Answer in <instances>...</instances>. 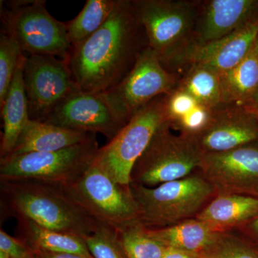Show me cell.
Instances as JSON below:
<instances>
[{"instance_id": "6da1fadb", "label": "cell", "mask_w": 258, "mask_h": 258, "mask_svg": "<svg viewBox=\"0 0 258 258\" xmlns=\"http://www.w3.org/2000/svg\"><path fill=\"white\" fill-rule=\"evenodd\" d=\"M148 46L132 1L115 0L104 25L86 40L71 45L67 62L80 91L107 92L126 77Z\"/></svg>"}, {"instance_id": "7a4b0ae2", "label": "cell", "mask_w": 258, "mask_h": 258, "mask_svg": "<svg viewBox=\"0 0 258 258\" xmlns=\"http://www.w3.org/2000/svg\"><path fill=\"white\" fill-rule=\"evenodd\" d=\"M1 216L29 220L50 230L91 235L101 226L66 186L35 179H0Z\"/></svg>"}, {"instance_id": "3957f363", "label": "cell", "mask_w": 258, "mask_h": 258, "mask_svg": "<svg viewBox=\"0 0 258 258\" xmlns=\"http://www.w3.org/2000/svg\"><path fill=\"white\" fill-rule=\"evenodd\" d=\"M138 208V221L148 229H160L196 218L216 196L198 170L183 179L147 187L130 184Z\"/></svg>"}, {"instance_id": "277c9868", "label": "cell", "mask_w": 258, "mask_h": 258, "mask_svg": "<svg viewBox=\"0 0 258 258\" xmlns=\"http://www.w3.org/2000/svg\"><path fill=\"white\" fill-rule=\"evenodd\" d=\"M148 45L166 69L175 64L192 40L198 5L189 1H132Z\"/></svg>"}, {"instance_id": "5b68a950", "label": "cell", "mask_w": 258, "mask_h": 258, "mask_svg": "<svg viewBox=\"0 0 258 258\" xmlns=\"http://www.w3.org/2000/svg\"><path fill=\"white\" fill-rule=\"evenodd\" d=\"M1 7L5 31L18 42L23 53L49 55L68 60L71 45L66 24L48 13L45 0H15Z\"/></svg>"}, {"instance_id": "8992f818", "label": "cell", "mask_w": 258, "mask_h": 258, "mask_svg": "<svg viewBox=\"0 0 258 258\" xmlns=\"http://www.w3.org/2000/svg\"><path fill=\"white\" fill-rule=\"evenodd\" d=\"M203 156L195 139L176 135L166 123L158 129L134 164L131 183L154 187L183 179L200 169Z\"/></svg>"}, {"instance_id": "52a82bcc", "label": "cell", "mask_w": 258, "mask_h": 258, "mask_svg": "<svg viewBox=\"0 0 258 258\" xmlns=\"http://www.w3.org/2000/svg\"><path fill=\"white\" fill-rule=\"evenodd\" d=\"M98 147L96 136L84 143L48 152L0 158V179H35L68 186L93 165Z\"/></svg>"}, {"instance_id": "ba28073f", "label": "cell", "mask_w": 258, "mask_h": 258, "mask_svg": "<svg viewBox=\"0 0 258 258\" xmlns=\"http://www.w3.org/2000/svg\"><path fill=\"white\" fill-rule=\"evenodd\" d=\"M166 123L164 96H159L134 115L106 145L100 148L95 164L116 182L129 186L134 164L158 129Z\"/></svg>"}, {"instance_id": "9c48e42d", "label": "cell", "mask_w": 258, "mask_h": 258, "mask_svg": "<svg viewBox=\"0 0 258 258\" xmlns=\"http://www.w3.org/2000/svg\"><path fill=\"white\" fill-rule=\"evenodd\" d=\"M68 189L100 225L118 231L138 220L130 185L120 184L93 163L84 175Z\"/></svg>"}, {"instance_id": "30bf717a", "label": "cell", "mask_w": 258, "mask_h": 258, "mask_svg": "<svg viewBox=\"0 0 258 258\" xmlns=\"http://www.w3.org/2000/svg\"><path fill=\"white\" fill-rule=\"evenodd\" d=\"M30 119L45 122L80 89L67 61L49 55H27L23 73Z\"/></svg>"}, {"instance_id": "8fae6325", "label": "cell", "mask_w": 258, "mask_h": 258, "mask_svg": "<svg viewBox=\"0 0 258 258\" xmlns=\"http://www.w3.org/2000/svg\"><path fill=\"white\" fill-rule=\"evenodd\" d=\"M128 121V117L108 92L80 91L61 104L44 123L101 134L111 141Z\"/></svg>"}, {"instance_id": "7c38bea8", "label": "cell", "mask_w": 258, "mask_h": 258, "mask_svg": "<svg viewBox=\"0 0 258 258\" xmlns=\"http://www.w3.org/2000/svg\"><path fill=\"white\" fill-rule=\"evenodd\" d=\"M175 76L164 67L157 54L149 46L138 56L123 81L107 91L128 120L144 107L177 87Z\"/></svg>"}, {"instance_id": "4fadbf2b", "label": "cell", "mask_w": 258, "mask_h": 258, "mask_svg": "<svg viewBox=\"0 0 258 258\" xmlns=\"http://www.w3.org/2000/svg\"><path fill=\"white\" fill-rule=\"evenodd\" d=\"M199 171L216 195L258 199V141L227 152L204 154Z\"/></svg>"}, {"instance_id": "5bb4252c", "label": "cell", "mask_w": 258, "mask_h": 258, "mask_svg": "<svg viewBox=\"0 0 258 258\" xmlns=\"http://www.w3.org/2000/svg\"><path fill=\"white\" fill-rule=\"evenodd\" d=\"M194 139L204 154L227 152L258 141V120L248 107L221 104Z\"/></svg>"}, {"instance_id": "9a60e30c", "label": "cell", "mask_w": 258, "mask_h": 258, "mask_svg": "<svg viewBox=\"0 0 258 258\" xmlns=\"http://www.w3.org/2000/svg\"><path fill=\"white\" fill-rule=\"evenodd\" d=\"M258 21V0H210L198 8L190 45L215 41Z\"/></svg>"}, {"instance_id": "2e32d148", "label": "cell", "mask_w": 258, "mask_h": 258, "mask_svg": "<svg viewBox=\"0 0 258 258\" xmlns=\"http://www.w3.org/2000/svg\"><path fill=\"white\" fill-rule=\"evenodd\" d=\"M258 34V21L215 41L190 45L176 64H197L216 70L220 74L233 69L252 50Z\"/></svg>"}, {"instance_id": "e0dca14e", "label": "cell", "mask_w": 258, "mask_h": 258, "mask_svg": "<svg viewBox=\"0 0 258 258\" xmlns=\"http://www.w3.org/2000/svg\"><path fill=\"white\" fill-rule=\"evenodd\" d=\"M94 137L96 134L30 119L20 134L14 149L8 156L54 152L84 143Z\"/></svg>"}, {"instance_id": "ac0fdd59", "label": "cell", "mask_w": 258, "mask_h": 258, "mask_svg": "<svg viewBox=\"0 0 258 258\" xmlns=\"http://www.w3.org/2000/svg\"><path fill=\"white\" fill-rule=\"evenodd\" d=\"M258 215V199L240 195H220L200 212L198 220L217 232L237 230Z\"/></svg>"}, {"instance_id": "d6986e66", "label": "cell", "mask_w": 258, "mask_h": 258, "mask_svg": "<svg viewBox=\"0 0 258 258\" xmlns=\"http://www.w3.org/2000/svg\"><path fill=\"white\" fill-rule=\"evenodd\" d=\"M27 55L19 64L13 81L1 106L3 134L0 145V155L7 157L14 149L20 134L29 120L28 104L24 86L23 73Z\"/></svg>"}, {"instance_id": "ffe728a7", "label": "cell", "mask_w": 258, "mask_h": 258, "mask_svg": "<svg viewBox=\"0 0 258 258\" xmlns=\"http://www.w3.org/2000/svg\"><path fill=\"white\" fill-rule=\"evenodd\" d=\"M147 229L149 235L167 247L206 254L208 257L222 233L197 218L164 228Z\"/></svg>"}, {"instance_id": "44dd1931", "label": "cell", "mask_w": 258, "mask_h": 258, "mask_svg": "<svg viewBox=\"0 0 258 258\" xmlns=\"http://www.w3.org/2000/svg\"><path fill=\"white\" fill-rule=\"evenodd\" d=\"M222 104L248 106L258 94V50L254 44L248 55L230 71L220 74Z\"/></svg>"}, {"instance_id": "7402d4cb", "label": "cell", "mask_w": 258, "mask_h": 258, "mask_svg": "<svg viewBox=\"0 0 258 258\" xmlns=\"http://www.w3.org/2000/svg\"><path fill=\"white\" fill-rule=\"evenodd\" d=\"M17 221L18 238L33 251L74 253L93 257L82 237L50 230L29 220Z\"/></svg>"}, {"instance_id": "603a6c76", "label": "cell", "mask_w": 258, "mask_h": 258, "mask_svg": "<svg viewBox=\"0 0 258 258\" xmlns=\"http://www.w3.org/2000/svg\"><path fill=\"white\" fill-rule=\"evenodd\" d=\"M189 66L176 88L189 93L203 106L214 108L221 105L220 73L202 64H191Z\"/></svg>"}, {"instance_id": "cb8c5ba5", "label": "cell", "mask_w": 258, "mask_h": 258, "mask_svg": "<svg viewBox=\"0 0 258 258\" xmlns=\"http://www.w3.org/2000/svg\"><path fill=\"white\" fill-rule=\"evenodd\" d=\"M115 3V0H87L77 16L64 23L71 45L79 43L98 31L109 18Z\"/></svg>"}, {"instance_id": "d4e9b609", "label": "cell", "mask_w": 258, "mask_h": 258, "mask_svg": "<svg viewBox=\"0 0 258 258\" xmlns=\"http://www.w3.org/2000/svg\"><path fill=\"white\" fill-rule=\"evenodd\" d=\"M115 232L128 258H162L167 249L149 235L138 220Z\"/></svg>"}, {"instance_id": "484cf974", "label": "cell", "mask_w": 258, "mask_h": 258, "mask_svg": "<svg viewBox=\"0 0 258 258\" xmlns=\"http://www.w3.org/2000/svg\"><path fill=\"white\" fill-rule=\"evenodd\" d=\"M23 53L18 42L2 29L0 35V106H3Z\"/></svg>"}, {"instance_id": "4316f807", "label": "cell", "mask_w": 258, "mask_h": 258, "mask_svg": "<svg viewBox=\"0 0 258 258\" xmlns=\"http://www.w3.org/2000/svg\"><path fill=\"white\" fill-rule=\"evenodd\" d=\"M208 258H258V244L243 235L222 232Z\"/></svg>"}, {"instance_id": "83f0119b", "label": "cell", "mask_w": 258, "mask_h": 258, "mask_svg": "<svg viewBox=\"0 0 258 258\" xmlns=\"http://www.w3.org/2000/svg\"><path fill=\"white\" fill-rule=\"evenodd\" d=\"M84 239L94 258H128L116 232L105 226Z\"/></svg>"}, {"instance_id": "f1b7e54d", "label": "cell", "mask_w": 258, "mask_h": 258, "mask_svg": "<svg viewBox=\"0 0 258 258\" xmlns=\"http://www.w3.org/2000/svg\"><path fill=\"white\" fill-rule=\"evenodd\" d=\"M198 105L193 96L177 88L164 96V111L169 125L187 115Z\"/></svg>"}, {"instance_id": "f546056e", "label": "cell", "mask_w": 258, "mask_h": 258, "mask_svg": "<svg viewBox=\"0 0 258 258\" xmlns=\"http://www.w3.org/2000/svg\"><path fill=\"white\" fill-rule=\"evenodd\" d=\"M212 111L213 108L198 105L187 115L169 125L183 135L195 138L208 126L211 120Z\"/></svg>"}, {"instance_id": "4dcf8cb0", "label": "cell", "mask_w": 258, "mask_h": 258, "mask_svg": "<svg viewBox=\"0 0 258 258\" xmlns=\"http://www.w3.org/2000/svg\"><path fill=\"white\" fill-rule=\"evenodd\" d=\"M0 250L6 252L10 258H34L33 250L18 237L8 235L0 230Z\"/></svg>"}, {"instance_id": "1f68e13d", "label": "cell", "mask_w": 258, "mask_h": 258, "mask_svg": "<svg viewBox=\"0 0 258 258\" xmlns=\"http://www.w3.org/2000/svg\"><path fill=\"white\" fill-rule=\"evenodd\" d=\"M236 231L258 244V215Z\"/></svg>"}, {"instance_id": "d6a6232c", "label": "cell", "mask_w": 258, "mask_h": 258, "mask_svg": "<svg viewBox=\"0 0 258 258\" xmlns=\"http://www.w3.org/2000/svg\"><path fill=\"white\" fill-rule=\"evenodd\" d=\"M162 258H208L206 254L187 252L181 249L167 247Z\"/></svg>"}, {"instance_id": "836d02e7", "label": "cell", "mask_w": 258, "mask_h": 258, "mask_svg": "<svg viewBox=\"0 0 258 258\" xmlns=\"http://www.w3.org/2000/svg\"><path fill=\"white\" fill-rule=\"evenodd\" d=\"M33 252L34 258H94L74 253H57V252H43V251H33Z\"/></svg>"}, {"instance_id": "e575fe53", "label": "cell", "mask_w": 258, "mask_h": 258, "mask_svg": "<svg viewBox=\"0 0 258 258\" xmlns=\"http://www.w3.org/2000/svg\"><path fill=\"white\" fill-rule=\"evenodd\" d=\"M248 108L252 111L254 115H255L256 118L258 120V94L257 96L254 98L253 101L251 102L250 104L249 105Z\"/></svg>"}, {"instance_id": "d590c367", "label": "cell", "mask_w": 258, "mask_h": 258, "mask_svg": "<svg viewBox=\"0 0 258 258\" xmlns=\"http://www.w3.org/2000/svg\"><path fill=\"white\" fill-rule=\"evenodd\" d=\"M0 258H10V256L8 255L6 252H5L4 251L0 250Z\"/></svg>"}, {"instance_id": "8d00e7d4", "label": "cell", "mask_w": 258, "mask_h": 258, "mask_svg": "<svg viewBox=\"0 0 258 258\" xmlns=\"http://www.w3.org/2000/svg\"><path fill=\"white\" fill-rule=\"evenodd\" d=\"M256 45H257V50H258V34L257 37V40H256Z\"/></svg>"}]
</instances>
